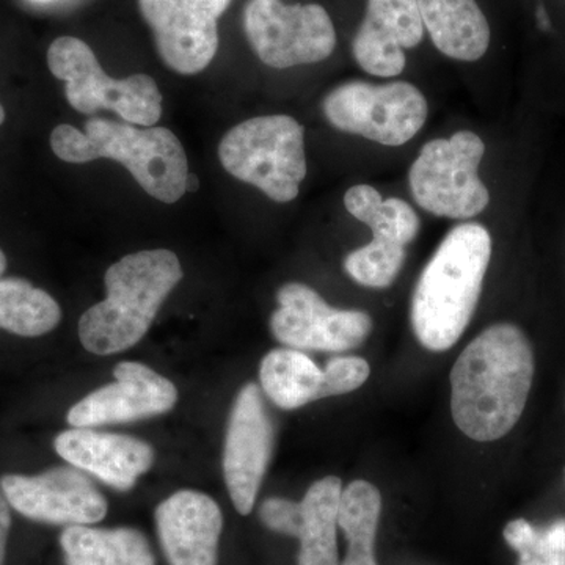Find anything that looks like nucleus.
Masks as SVG:
<instances>
[{
    "instance_id": "obj_1",
    "label": "nucleus",
    "mask_w": 565,
    "mask_h": 565,
    "mask_svg": "<svg viewBox=\"0 0 565 565\" xmlns=\"http://www.w3.org/2000/svg\"><path fill=\"white\" fill-rule=\"evenodd\" d=\"M533 345L514 323H494L460 353L451 371V414L471 440L505 437L525 412L534 379Z\"/></svg>"
},
{
    "instance_id": "obj_2",
    "label": "nucleus",
    "mask_w": 565,
    "mask_h": 565,
    "mask_svg": "<svg viewBox=\"0 0 565 565\" xmlns=\"http://www.w3.org/2000/svg\"><path fill=\"white\" fill-rule=\"evenodd\" d=\"M492 258V236L481 223L446 234L424 267L412 299V327L423 348L445 352L473 318Z\"/></svg>"
},
{
    "instance_id": "obj_3",
    "label": "nucleus",
    "mask_w": 565,
    "mask_h": 565,
    "mask_svg": "<svg viewBox=\"0 0 565 565\" xmlns=\"http://www.w3.org/2000/svg\"><path fill=\"white\" fill-rule=\"evenodd\" d=\"M184 273L180 259L166 248L122 256L107 269V297L79 321L81 343L95 355L128 351L150 330L169 294Z\"/></svg>"
},
{
    "instance_id": "obj_4",
    "label": "nucleus",
    "mask_w": 565,
    "mask_h": 565,
    "mask_svg": "<svg viewBox=\"0 0 565 565\" xmlns=\"http://www.w3.org/2000/svg\"><path fill=\"white\" fill-rule=\"evenodd\" d=\"M51 148L63 162L111 159L121 163L152 199L177 203L185 192L188 156L180 139L161 126L140 129L131 122L92 118L84 132L61 125L51 134Z\"/></svg>"
},
{
    "instance_id": "obj_5",
    "label": "nucleus",
    "mask_w": 565,
    "mask_h": 565,
    "mask_svg": "<svg viewBox=\"0 0 565 565\" xmlns=\"http://www.w3.org/2000/svg\"><path fill=\"white\" fill-rule=\"evenodd\" d=\"M218 159L232 177L273 202H292L307 177L303 126L289 115L250 118L225 134Z\"/></svg>"
},
{
    "instance_id": "obj_6",
    "label": "nucleus",
    "mask_w": 565,
    "mask_h": 565,
    "mask_svg": "<svg viewBox=\"0 0 565 565\" xmlns=\"http://www.w3.org/2000/svg\"><path fill=\"white\" fill-rule=\"evenodd\" d=\"M47 66L66 84L70 106L81 114L111 110L122 121L151 128L162 117V95L148 74H132L126 79L107 76L95 52L76 36H61L47 50Z\"/></svg>"
},
{
    "instance_id": "obj_7",
    "label": "nucleus",
    "mask_w": 565,
    "mask_h": 565,
    "mask_svg": "<svg viewBox=\"0 0 565 565\" xmlns=\"http://www.w3.org/2000/svg\"><path fill=\"white\" fill-rule=\"evenodd\" d=\"M484 152V141L471 131L427 141L408 173L418 206L437 217L471 218L481 214L490 202L479 178Z\"/></svg>"
},
{
    "instance_id": "obj_8",
    "label": "nucleus",
    "mask_w": 565,
    "mask_h": 565,
    "mask_svg": "<svg viewBox=\"0 0 565 565\" xmlns=\"http://www.w3.org/2000/svg\"><path fill=\"white\" fill-rule=\"evenodd\" d=\"M323 114L334 129L355 134L385 147H401L422 131L426 98L408 82L375 85L351 81L323 99Z\"/></svg>"
},
{
    "instance_id": "obj_9",
    "label": "nucleus",
    "mask_w": 565,
    "mask_h": 565,
    "mask_svg": "<svg viewBox=\"0 0 565 565\" xmlns=\"http://www.w3.org/2000/svg\"><path fill=\"white\" fill-rule=\"evenodd\" d=\"M244 31L259 61L275 70L326 61L337 46L332 18L318 3L248 0Z\"/></svg>"
},
{
    "instance_id": "obj_10",
    "label": "nucleus",
    "mask_w": 565,
    "mask_h": 565,
    "mask_svg": "<svg viewBox=\"0 0 565 565\" xmlns=\"http://www.w3.org/2000/svg\"><path fill=\"white\" fill-rule=\"evenodd\" d=\"M278 308L270 332L297 351L348 352L360 348L373 332L366 311L330 307L310 286L286 282L277 292Z\"/></svg>"
},
{
    "instance_id": "obj_11",
    "label": "nucleus",
    "mask_w": 565,
    "mask_h": 565,
    "mask_svg": "<svg viewBox=\"0 0 565 565\" xmlns=\"http://www.w3.org/2000/svg\"><path fill=\"white\" fill-rule=\"evenodd\" d=\"M159 57L182 76L202 73L218 50V20L232 0H137Z\"/></svg>"
},
{
    "instance_id": "obj_12",
    "label": "nucleus",
    "mask_w": 565,
    "mask_h": 565,
    "mask_svg": "<svg viewBox=\"0 0 565 565\" xmlns=\"http://www.w3.org/2000/svg\"><path fill=\"white\" fill-rule=\"evenodd\" d=\"M273 418L256 384L244 385L230 412L223 446V476L236 511L248 515L273 459Z\"/></svg>"
},
{
    "instance_id": "obj_13",
    "label": "nucleus",
    "mask_w": 565,
    "mask_h": 565,
    "mask_svg": "<svg viewBox=\"0 0 565 565\" xmlns=\"http://www.w3.org/2000/svg\"><path fill=\"white\" fill-rule=\"evenodd\" d=\"M0 490L14 511L47 525H93L107 514L104 494L73 465L33 476H2Z\"/></svg>"
},
{
    "instance_id": "obj_14",
    "label": "nucleus",
    "mask_w": 565,
    "mask_h": 565,
    "mask_svg": "<svg viewBox=\"0 0 565 565\" xmlns=\"http://www.w3.org/2000/svg\"><path fill=\"white\" fill-rule=\"evenodd\" d=\"M114 384L85 396L70 408L71 427H99L140 422L172 411L177 386L143 363L122 362L114 370Z\"/></svg>"
},
{
    "instance_id": "obj_15",
    "label": "nucleus",
    "mask_w": 565,
    "mask_h": 565,
    "mask_svg": "<svg viewBox=\"0 0 565 565\" xmlns=\"http://www.w3.org/2000/svg\"><path fill=\"white\" fill-rule=\"evenodd\" d=\"M159 541L170 565H217L223 515L206 493L180 490L156 509Z\"/></svg>"
},
{
    "instance_id": "obj_16",
    "label": "nucleus",
    "mask_w": 565,
    "mask_h": 565,
    "mask_svg": "<svg viewBox=\"0 0 565 565\" xmlns=\"http://www.w3.org/2000/svg\"><path fill=\"white\" fill-rule=\"evenodd\" d=\"M57 455L118 492H128L151 470L154 449L129 435L73 427L54 440Z\"/></svg>"
},
{
    "instance_id": "obj_17",
    "label": "nucleus",
    "mask_w": 565,
    "mask_h": 565,
    "mask_svg": "<svg viewBox=\"0 0 565 565\" xmlns=\"http://www.w3.org/2000/svg\"><path fill=\"white\" fill-rule=\"evenodd\" d=\"M423 36L416 0H367L366 14L353 39V57L373 76L394 77L405 68L404 51L418 46Z\"/></svg>"
},
{
    "instance_id": "obj_18",
    "label": "nucleus",
    "mask_w": 565,
    "mask_h": 565,
    "mask_svg": "<svg viewBox=\"0 0 565 565\" xmlns=\"http://www.w3.org/2000/svg\"><path fill=\"white\" fill-rule=\"evenodd\" d=\"M424 28L446 57L476 62L484 57L490 28L476 0H416Z\"/></svg>"
},
{
    "instance_id": "obj_19",
    "label": "nucleus",
    "mask_w": 565,
    "mask_h": 565,
    "mask_svg": "<svg viewBox=\"0 0 565 565\" xmlns=\"http://www.w3.org/2000/svg\"><path fill=\"white\" fill-rule=\"evenodd\" d=\"M61 546L66 565H156L147 537L132 527L66 526Z\"/></svg>"
},
{
    "instance_id": "obj_20",
    "label": "nucleus",
    "mask_w": 565,
    "mask_h": 565,
    "mask_svg": "<svg viewBox=\"0 0 565 565\" xmlns=\"http://www.w3.org/2000/svg\"><path fill=\"white\" fill-rule=\"evenodd\" d=\"M343 484L337 476L319 479L305 493L300 552L297 565H340L338 561V511Z\"/></svg>"
},
{
    "instance_id": "obj_21",
    "label": "nucleus",
    "mask_w": 565,
    "mask_h": 565,
    "mask_svg": "<svg viewBox=\"0 0 565 565\" xmlns=\"http://www.w3.org/2000/svg\"><path fill=\"white\" fill-rule=\"evenodd\" d=\"M323 373L302 351L274 349L259 366V382L266 396L282 411H296L321 399Z\"/></svg>"
},
{
    "instance_id": "obj_22",
    "label": "nucleus",
    "mask_w": 565,
    "mask_h": 565,
    "mask_svg": "<svg viewBox=\"0 0 565 565\" xmlns=\"http://www.w3.org/2000/svg\"><path fill=\"white\" fill-rule=\"evenodd\" d=\"M381 512L382 494L377 487L362 479L345 487L338 511V526L348 541V553L340 565H379L374 545Z\"/></svg>"
},
{
    "instance_id": "obj_23",
    "label": "nucleus",
    "mask_w": 565,
    "mask_h": 565,
    "mask_svg": "<svg viewBox=\"0 0 565 565\" xmlns=\"http://www.w3.org/2000/svg\"><path fill=\"white\" fill-rule=\"evenodd\" d=\"M62 321L54 297L24 278H0V329L18 337L52 332Z\"/></svg>"
},
{
    "instance_id": "obj_24",
    "label": "nucleus",
    "mask_w": 565,
    "mask_h": 565,
    "mask_svg": "<svg viewBox=\"0 0 565 565\" xmlns=\"http://www.w3.org/2000/svg\"><path fill=\"white\" fill-rule=\"evenodd\" d=\"M344 206L356 221L366 223L377 243L408 245L419 232L414 207L399 199H382L366 184L353 185L344 195Z\"/></svg>"
},
{
    "instance_id": "obj_25",
    "label": "nucleus",
    "mask_w": 565,
    "mask_h": 565,
    "mask_svg": "<svg viewBox=\"0 0 565 565\" xmlns=\"http://www.w3.org/2000/svg\"><path fill=\"white\" fill-rule=\"evenodd\" d=\"M503 535L519 555L516 565H565V519L544 527L515 519L505 525Z\"/></svg>"
},
{
    "instance_id": "obj_26",
    "label": "nucleus",
    "mask_w": 565,
    "mask_h": 565,
    "mask_svg": "<svg viewBox=\"0 0 565 565\" xmlns=\"http://www.w3.org/2000/svg\"><path fill=\"white\" fill-rule=\"evenodd\" d=\"M405 247L403 245L377 243L370 244L349 253L344 259V269L349 277L366 288L384 289L392 286L403 269Z\"/></svg>"
},
{
    "instance_id": "obj_27",
    "label": "nucleus",
    "mask_w": 565,
    "mask_h": 565,
    "mask_svg": "<svg viewBox=\"0 0 565 565\" xmlns=\"http://www.w3.org/2000/svg\"><path fill=\"white\" fill-rule=\"evenodd\" d=\"M321 399L355 392L370 379V363L360 356H333L322 370Z\"/></svg>"
},
{
    "instance_id": "obj_28",
    "label": "nucleus",
    "mask_w": 565,
    "mask_h": 565,
    "mask_svg": "<svg viewBox=\"0 0 565 565\" xmlns=\"http://www.w3.org/2000/svg\"><path fill=\"white\" fill-rule=\"evenodd\" d=\"M259 520L274 533L299 537L300 526H302V505L288 498H266L259 505Z\"/></svg>"
},
{
    "instance_id": "obj_29",
    "label": "nucleus",
    "mask_w": 565,
    "mask_h": 565,
    "mask_svg": "<svg viewBox=\"0 0 565 565\" xmlns=\"http://www.w3.org/2000/svg\"><path fill=\"white\" fill-rule=\"evenodd\" d=\"M10 508L11 505L7 501L6 494L0 490V565L6 564L7 544H9L11 530Z\"/></svg>"
},
{
    "instance_id": "obj_30",
    "label": "nucleus",
    "mask_w": 565,
    "mask_h": 565,
    "mask_svg": "<svg viewBox=\"0 0 565 565\" xmlns=\"http://www.w3.org/2000/svg\"><path fill=\"white\" fill-rule=\"evenodd\" d=\"M537 22L539 28L542 29V31H550L552 29V24H550V18L548 14H546V10L544 6H539L537 9Z\"/></svg>"
},
{
    "instance_id": "obj_31",
    "label": "nucleus",
    "mask_w": 565,
    "mask_h": 565,
    "mask_svg": "<svg viewBox=\"0 0 565 565\" xmlns=\"http://www.w3.org/2000/svg\"><path fill=\"white\" fill-rule=\"evenodd\" d=\"M200 188L199 178L195 174L189 173L188 181H185V191L195 192Z\"/></svg>"
},
{
    "instance_id": "obj_32",
    "label": "nucleus",
    "mask_w": 565,
    "mask_h": 565,
    "mask_svg": "<svg viewBox=\"0 0 565 565\" xmlns=\"http://www.w3.org/2000/svg\"><path fill=\"white\" fill-rule=\"evenodd\" d=\"M7 269V256L6 253L2 252V248H0V278H2L3 273H6Z\"/></svg>"
},
{
    "instance_id": "obj_33",
    "label": "nucleus",
    "mask_w": 565,
    "mask_h": 565,
    "mask_svg": "<svg viewBox=\"0 0 565 565\" xmlns=\"http://www.w3.org/2000/svg\"><path fill=\"white\" fill-rule=\"evenodd\" d=\"M6 121V109H3L2 104H0V125H3Z\"/></svg>"
}]
</instances>
